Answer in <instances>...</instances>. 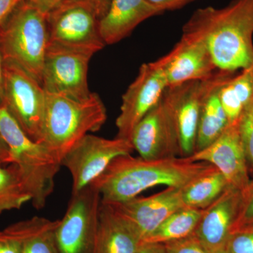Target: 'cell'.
Returning <instances> with one entry per match:
<instances>
[{
    "label": "cell",
    "mask_w": 253,
    "mask_h": 253,
    "mask_svg": "<svg viewBox=\"0 0 253 253\" xmlns=\"http://www.w3.org/2000/svg\"><path fill=\"white\" fill-rule=\"evenodd\" d=\"M183 34L207 44L217 69L234 73L253 65V0H232L224 7L200 8Z\"/></svg>",
    "instance_id": "cell-1"
},
{
    "label": "cell",
    "mask_w": 253,
    "mask_h": 253,
    "mask_svg": "<svg viewBox=\"0 0 253 253\" xmlns=\"http://www.w3.org/2000/svg\"><path fill=\"white\" fill-rule=\"evenodd\" d=\"M213 167L190 158L146 159L131 154L118 156L95 180L101 202L115 204L137 197L157 186L182 188Z\"/></svg>",
    "instance_id": "cell-2"
},
{
    "label": "cell",
    "mask_w": 253,
    "mask_h": 253,
    "mask_svg": "<svg viewBox=\"0 0 253 253\" xmlns=\"http://www.w3.org/2000/svg\"><path fill=\"white\" fill-rule=\"evenodd\" d=\"M106 120V106L96 93L83 101L46 93L41 144L61 165L68 151L86 134L99 131Z\"/></svg>",
    "instance_id": "cell-3"
},
{
    "label": "cell",
    "mask_w": 253,
    "mask_h": 253,
    "mask_svg": "<svg viewBox=\"0 0 253 253\" xmlns=\"http://www.w3.org/2000/svg\"><path fill=\"white\" fill-rule=\"evenodd\" d=\"M0 134L9 148L10 164L17 169L33 207L42 209L54 191L61 163L44 145L32 140L4 105L0 106Z\"/></svg>",
    "instance_id": "cell-4"
},
{
    "label": "cell",
    "mask_w": 253,
    "mask_h": 253,
    "mask_svg": "<svg viewBox=\"0 0 253 253\" xmlns=\"http://www.w3.org/2000/svg\"><path fill=\"white\" fill-rule=\"evenodd\" d=\"M48 45L46 14L26 0L0 24V49L4 61L16 63L41 84Z\"/></svg>",
    "instance_id": "cell-5"
},
{
    "label": "cell",
    "mask_w": 253,
    "mask_h": 253,
    "mask_svg": "<svg viewBox=\"0 0 253 253\" xmlns=\"http://www.w3.org/2000/svg\"><path fill=\"white\" fill-rule=\"evenodd\" d=\"M185 85L168 86L157 104L133 129L131 144L140 157H179L176 113Z\"/></svg>",
    "instance_id": "cell-6"
},
{
    "label": "cell",
    "mask_w": 253,
    "mask_h": 253,
    "mask_svg": "<svg viewBox=\"0 0 253 253\" xmlns=\"http://www.w3.org/2000/svg\"><path fill=\"white\" fill-rule=\"evenodd\" d=\"M49 43L94 55L106 43L100 31L101 16L86 0H66L46 14Z\"/></svg>",
    "instance_id": "cell-7"
},
{
    "label": "cell",
    "mask_w": 253,
    "mask_h": 253,
    "mask_svg": "<svg viewBox=\"0 0 253 253\" xmlns=\"http://www.w3.org/2000/svg\"><path fill=\"white\" fill-rule=\"evenodd\" d=\"M4 106L23 131L41 144L46 93L36 78L11 61H4Z\"/></svg>",
    "instance_id": "cell-8"
},
{
    "label": "cell",
    "mask_w": 253,
    "mask_h": 253,
    "mask_svg": "<svg viewBox=\"0 0 253 253\" xmlns=\"http://www.w3.org/2000/svg\"><path fill=\"white\" fill-rule=\"evenodd\" d=\"M101 197L94 184L72 194L55 231L59 253H93Z\"/></svg>",
    "instance_id": "cell-9"
},
{
    "label": "cell",
    "mask_w": 253,
    "mask_h": 253,
    "mask_svg": "<svg viewBox=\"0 0 253 253\" xmlns=\"http://www.w3.org/2000/svg\"><path fill=\"white\" fill-rule=\"evenodd\" d=\"M129 141L87 134L68 151L61 161L72 177V194L90 185L118 156L132 154Z\"/></svg>",
    "instance_id": "cell-10"
},
{
    "label": "cell",
    "mask_w": 253,
    "mask_h": 253,
    "mask_svg": "<svg viewBox=\"0 0 253 253\" xmlns=\"http://www.w3.org/2000/svg\"><path fill=\"white\" fill-rule=\"evenodd\" d=\"M93 55L49 44L46 49L42 86L47 94L83 101L91 93L87 83Z\"/></svg>",
    "instance_id": "cell-11"
},
{
    "label": "cell",
    "mask_w": 253,
    "mask_h": 253,
    "mask_svg": "<svg viewBox=\"0 0 253 253\" xmlns=\"http://www.w3.org/2000/svg\"><path fill=\"white\" fill-rule=\"evenodd\" d=\"M168 86L162 68L155 61L141 65L138 76L123 95L116 122V137L131 142L133 129L157 104Z\"/></svg>",
    "instance_id": "cell-12"
},
{
    "label": "cell",
    "mask_w": 253,
    "mask_h": 253,
    "mask_svg": "<svg viewBox=\"0 0 253 253\" xmlns=\"http://www.w3.org/2000/svg\"><path fill=\"white\" fill-rule=\"evenodd\" d=\"M155 62L162 68L168 86L205 81L218 70L206 43L186 34H182L168 54Z\"/></svg>",
    "instance_id": "cell-13"
},
{
    "label": "cell",
    "mask_w": 253,
    "mask_h": 253,
    "mask_svg": "<svg viewBox=\"0 0 253 253\" xmlns=\"http://www.w3.org/2000/svg\"><path fill=\"white\" fill-rule=\"evenodd\" d=\"M105 204V203H104ZM135 231L142 241L168 217L184 206L181 188L167 187L148 197L106 204Z\"/></svg>",
    "instance_id": "cell-14"
},
{
    "label": "cell",
    "mask_w": 253,
    "mask_h": 253,
    "mask_svg": "<svg viewBox=\"0 0 253 253\" xmlns=\"http://www.w3.org/2000/svg\"><path fill=\"white\" fill-rule=\"evenodd\" d=\"M190 158L194 161L212 165L224 176L230 187L241 192L251 181L240 139L238 119L229 123L217 140L206 149L195 153Z\"/></svg>",
    "instance_id": "cell-15"
},
{
    "label": "cell",
    "mask_w": 253,
    "mask_h": 253,
    "mask_svg": "<svg viewBox=\"0 0 253 253\" xmlns=\"http://www.w3.org/2000/svg\"><path fill=\"white\" fill-rule=\"evenodd\" d=\"M242 192L229 188L211 206L204 210L196 236L209 253H226L241 207Z\"/></svg>",
    "instance_id": "cell-16"
},
{
    "label": "cell",
    "mask_w": 253,
    "mask_h": 253,
    "mask_svg": "<svg viewBox=\"0 0 253 253\" xmlns=\"http://www.w3.org/2000/svg\"><path fill=\"white\" fill-rule=\"evenodd\" d=\"M224 72L218 69L212 77L207 80L186 83L176 113L179 157L190 158L194 154L198 123L203 102Z\"/></svg>",
    "instance_id": "cell-17"
},
{
    "label": "cell",
    "mask_w": 253,
    "mask_h": 253,
    "mask_svg": "<svg viewBox=\"0 0 253 253\" xmlns=\"http://www.w3.org/2000/svg\"><path fill=\"white\" fill-rule=\"evenodd\" d=\"M162 14L146 0H111L100 21L101 36L107 44L122 41L148 18Z\"/></svg>",
    "instance_id": "cell-18"
},
{
    "label": "cell",
    "mask_w": 253,
    "mask_h": 253,
    "mask_svg": "<svg viewBox=\"0 0 253 253\" xmlns=\"http://www.w3.org/2000/svg\"><path fill=\"white\" fill-rule=\"evenodd\" d=\"M141 242L135 231L101 202L93 253H135Z\"/></svg>",
    "instance_id": "cell-19"
},
{
    "label": "cell",
    "mask_w": 253,
    "mask_h": 253,
    "mask_svg": "<svg viewBox=\"0 0 253 253\" xmlns=\"http://www.w3.org/2000/svg\"><path fill=\"white\" fill-rule=\"evenodd\" d=\"M234 75V73L224 71L220 79L205 97L198 123L195 153L212 144L229 126V120L219 99V90Z\"/></svg>",
    "instance_id": "cell-20"
},
{
    "label": "cell",
    "mask_w": 253,
    "mask_h": 253,
    "mask_svg": "<svg viewBox=\"0 0 253 253\" xmlns=\"http://www.w3.org/2000/svg\"><path fill=\"white\" fill-rule=\"evenodd\" d=\"M230 187L224 176L213 166L181 188L185 207L205 210Z\"/></svg>",
    "instance_id": "cell-21"
},
{
    "label": "cell",
    "mask_w": 253,
    "mask_h": 253,
    "mask_svg": "<svg viewBox=\"0 0 253 253\" xmlns=\"http://www.w3.org/2000/svg\"><path fill=\"white\" fill-rule=\"evenodd\" d=\"M253 98V65L221 86L219 99L229 123L236 121Z\"/></svg>",
    "instance_id": "cell-22"
},
{
    "label": "cell",
    "mask_w": 253,
    "mask_h": 253,
    "mask_svg": "<svg viewBox=\"0 0 253 253\" xmlns=\"http://www.w3.org/2000/svg\"><path fill=\"white\" fill-rule=\"evenodd\" d=\"M204 210L184 207L168 217L142 241L146 244H166L194 234Z\"/></svg>",
    "instance_id": "cell-23"
},
{
    "label": "cell",
    "mask_w": 253,
    "mask_h": 253,
    "mask_svg": "<svg viewBox=\"0 0 253 253\" xmlns=\"http://www.w3.org/2000/svg\"><path fill=\"white\" fill-rule=\"evenodd\" d=\"M59 220L33 217L23 220L21 253H59L55 231Z\"/></svg>",
    "instance_id": "cell-24"
},
{
    "label": "cell",
    "mask_w": 253,
    "mask_h": 253,
    "mask_svg": "<svg viewBox=\"0 0 253 253\" xmlns=\"http://www.w3.org/2000/svg\"><path fill=\"white\" fill-rule=\"evenodd\" d=\"M31 201V196L23 186L16 167L0 165V214L6 211L20 209Z\"/></svg>",
    "instance_id": "cell-25"
},
{
    "label": "cell",
    "mask_w": 253,
    "mask_h": 253,
    "mask_svg": "<svg viewBox=\"0 0 253 253\" xmlns=\"http://www.w3.org/2000/svg\"><path fill=\"white\" fill-rule=\"evenodd\" d=\"M238 127L249 173L253 176V98L238 118Z\"/></svg>",
    "instance_id": "cell-26"
},
{
    "label": "cell",
    "mask_w": 253,
    "mask_h": 253,
    "mask_svg": "<svg viewBox=\"0 0 253 253\" xmlns=\"http://www.w3.org/2000/svg\"><path fill=\"white\" fill-rule=\"evenodd\" d=\"M23 229V220L0 231V253H21Z\"/></svg>",
    "instance_id": "cell-27"
},
{
    "label": "cell",
    "mask_w": 253,
    "mask_h": 253,
    "mask_svg": "<svg viewBox=\"0 0 253 253\" xmlns=\"http://www.w3.org/2000/svg\"><path fill=\"white\" fill-rule=\"evenodd\" d=\"M226 253H253V226L234 231L228 242Z\"/></svg>",
    "instance_id": "cell-28"
},
{
    "label": "cell",
    "mask_w": 253,
    "mask_h": 253,
    "mask_svg": "<svg viewBox=\"0 0 253 253\" xmlns=\"http://www.w3.org/2000/svg\"><path fill=\"white\" fill-rule=\"evenodd\" d=\"M253 225V179L242 192L241 207L234 231Z\"/></svg>",
    "instance_id": "cell-29"
},
{
    "label": "cell",
    "mask_w": 253,
    "mask_h": 253,
    "mask_svg": "<svg viewBox=\"0 0 253 253\" xmlns=\"http://www.w3.org/2000/svg\"><path fill=\"white\" fill-rule=\"evenodd\" d=\"M167 253H209L194 234L164 244Z\"/></svg>",
    "instance_id": "cell-30"
},
{
    "label": "cell",
    "mask_w": 253,
    "mask_h": 253,
    "mask_svg": "<svg viewBox=\"0 0 253 253\" xmlns=\"http://www.w3.org/2000/svg\"><path fill=\"white\" fill-rule=\"evenodd\" d=\"M150 4L159 10L161 13L181 9L190 3L198 0H146Z\"/></svg>",
    "instance_id": "cell-31"
},
{
    "label": "cell",
    "mask_w": 253,
    "mask_h": 253,
    "mask_svg": "<svg viewBox=\"0 0 253 253\" xmlns=\"http://www.w3.org/2000/svg\"><path fill=\"white\" fill-rule=\"evenodd\" d=\"M26 1L28 4L39 9L42 12L47 14L66 0H26Z\"/></svg>",
    "instance_id": "cell-32"
},
{
    "label": "cell",
    "mask_w": 253,
    "mask_h": 253,
    "mask_svg": "<svg viewBox=\"0 0 253 253\" xmlns=\"http://www.w3.org/2000/svg\"><path fill=\"white\" fill-rule=\"evenodd\" d=\"M23 0H0V24Z\"/></svg>",
    "instance_id": "cell-33"
},
{
    "label": "cell",
    "mask_w": 253,
    "mask_h": 253,
    "mask_svg": "<svg viewBox=\"0 0 253 253\" xmlns=\"http://www.w3.org/2000/svg\"><path fill=\"white\" fill-rule=\"evenodd\" d=\"M135 253H167L163 244H146L141 245Z\"/></svg>",
    "instance_id": "cell-34"
},
{
    "label": "cell",
    "mask_w": 253,
    "mask_h": 253,
    "mask_svg": "<svg viewBox=\"0 0 253 253\" xmlns=\"http://www.w3.org/2000/svg\"><path fill=\"white\" fill-rule=\"evenodd\" d=\"M86 1L90 2L96 8L101 16V19L107 12L110 3H111V0H86Z\"/></svg>",
    "instance_id": "cell-35"
},
{
    "label": "cell",
    "mask_w": 253,
    "mask_h": 253,
    "mask_svg": "<svg viewBox=\"0 0 253 253\" xmlns=\"http://www.w3.org/2000/svg\"><path fill=\"white\" fill-rule=\"evenodd\" d=\"M10 164V152L7 145L0 134V165Z\"/></svg>",
    "instance_id": "cell-36"
},
{
    "label": "cell",
    "mask_w": 253,
    "mask_h": 253,
    "mask_svg": "<svg viewBox=\"0 0 253 253\" xmlns=\"http://www.w3.org/2000/svg\"><path fill=\"white\" fill-rule=\"evenodd\" d=\"M4 59L0 49V106L4 105Z\"/></svg>",
    "instance_id": "cell-37"
},
{
    "label": "cell",
    "mask_w": 253,
    "mask_h": 253,
    "mask_svg": "<svg viewBox=\"0 0 253 253\" xmlns=\"http://www.w3.org/2000/svg\"><path fill=\"white\" fill-rule=\"evenodd\" d=\"M252 226H253V225H252Z\"/></svg>",
    "instance_id": "cell-38"
}]
</instances>
